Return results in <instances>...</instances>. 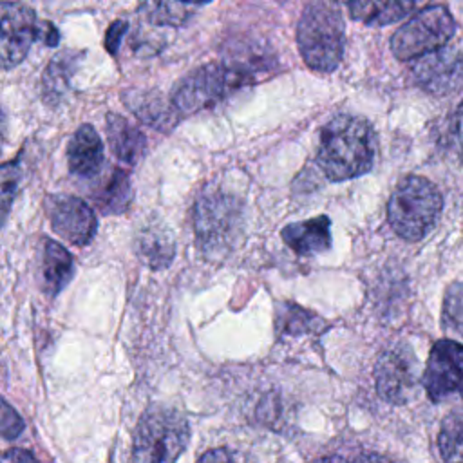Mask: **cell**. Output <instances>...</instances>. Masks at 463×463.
Instances as JSON below:
<instances>
[{
  "mask_svg": "<svg viewBox=\"0 0 463 463\" xmlns=\"http://www.w3.org/2000/svg\"><path fill=\"white\" fill-rule=\"evenodd\" d=\"M376 156V134L358 116L340 114L320 130L317 161L331 181H345L365 174Z\"/></svg>",
  "mask_w": 463,
  "mask_h": 463,
  "instance_id": "6da1fadb",
  "label": "cell"
},
{
  "mask_svg": "<svg viewBox=\"0 0 463 463\" xmlns=\"http://www.w3.org/2000/svg\"><path fill=\"white\" fill-rule=\"evenodd\" d=\"M297 45L306 65L331 72L344 54V20L335 4L311 0L297 24Z\"/></svg>",
  "mask_w": 463,
  "mask_h": 463,
  "instance_id": "7a4b0ae2",
  "label": "cell"
},
{
  "mask_svg": "<svg viewBox=\"0 0 463 463\" xmlns=\"http://www.w3.org/2000/svg\"><path fill=\"white\" fill-rule=\"evenodd\" d=\"M255 72L239 63H206L190 71L174 87L170 101L181 116L212 109L232 92L253 83Z\"/></svg>",
  "mask_w": 463,
  "mask_h": 463,
  "instance_id": "3957f363",
  "label": "cell"
},
{
  "mask_svg": "<svg viewBox=\"0 0 463 463\" xmlns=\"http://www.w3.org/2000/svg\"><path fill=\"white\" fill-rule=\"evenodd\" d=\"M443 199L439 190L421 175L403 177L387 204L391 228L407 241L423 239L438 222Z\"/></svg>",
  "mask_w": 463,
  "mask_h": 463,
  "instance_id": "277c9868",
  "label": "cell"
},
{
  "mask_svg": "<svg viewBox=\"0 0 463 463\" xmlns=\"http://www.w3.org/2000/svg\"><path fill=\"white\" fill-rule=\"evenodd\" d=\"M190 439L186 418L175 409L154 405L141 416L132 449V463H175Z\"/></svg>",
  "mask_w": 463,
  "mask_h": 463,
  "instance_id": "5b68a950",
  "label": "cell"
},
{
  "mask_svg": "<svg viewBox=\"0 0 463 463\" xmlns=\"http://www.w3.org/2000/svg\"><path fill=\"white\" fill-rule=\"evenodd\" d=\"M454 29V18L445 5L423 7L396 29L391 38V51L402 61L427 56L443 49Z\"/></svg>",
  "mask_w": 463,
  "mask_h": 463,
  "instance_id": "8992f818",
  "label": "cell"
},
{
  "mask_svg": "<svg viewBox=\"0 0 463 463\" xmlns=\"http://www.w3.org/2000/svg\"><path fill=\"white\" fill-rule=\"evenodd\" d=\"M241 203L235 195L208 188L194 204V230L206 253H224L239 226Z\"/></svg>",
  "mask_w": 463,
  "mask_h": 463,
  "instance_id": "52a82bcc",
  "label": "cell"
},
{
  "mask_svg": "<svg viewBox=\"0 0 463 463\" xmlns=\"http://www.w3.org/2000/svg\"><path fill=\"white\" fill-rule=\"evenodd\" d=\"M43 22L24 2H0V67L18 65L36 40H42Z\"/></svg>",
  "mask_w": 463,
  "mask_h": 463,
  "instance_id": "ba28073f",
  "label": "cell"
},
{
  "mask_svg": "<svg viewBox=\"0 0 463 463\" xmlns=\"http://www.w3.org/2000/svg\"><path fill=\"white\" fill-rule=\"evenodd\" d=\"M421 385L430 402L463 398V345L454 340H438L421 376Z\"/></svg>",
  "mask_w": 463,
  "mask_h": 463,
  "instance_id": "9c48e42d",
  "label": "cell"
},
{
  "mask_svg": "<svg viewBox=\"0 0 463 463\" xmlns=\"http://www.w3.org/2000/svg\"><path fill=\"white\" fill-rule=\"evenodd\" d=\"M47 217L52 230L74 246H87L98 230L94 210L76 195H49L45 199Z\"/></svg>",
  "mask_w": 463,
  "mask_h": 463,
  "instance_id": "30bf717a",
  "label": "cell"
},
{
  "mask_svg": "<svg viewBox=\"0 0 463 463\" xmlns=\"http://www.w3.org/2000/svg\"><path fill=\"white\" fill-rule=\"evenodd\" d=\"M374 380L378 394L396 405L409 402L418 385L416 360L409 347H391L376 362Z\"/></svg>",
  "mask_w": 463,
  "mask_h": 463,
  "instance_id": "8fae6325",
  "label": "cell"
},
{
  "mask_svg": "<svg viewBox=\"0 0 463 463\" xmlns=\"http://www.w3.org/2000/svg\"><path fill=\"white\" fill-rule=\"evenodd\" d=\"M418 85L434 94H449L463 89V52L439 49L421 56L412 69Z\"/></svg>",
  "mask_w": 463,
  "mask_h": 463,
  "instance_id": "7c38bea8",
  "label": "cell"
},
{
  "mask_svg": "<svg viewBox=\"0 0 463 463\" xmlns=\"http://www.w3.org/2000/svg\"><path fill=\"white\" fill-rule=\"evenodd\" d=\"M430 0H333L344 5L353 20L367 25H387L400 22L414 11H421Z\"/></svg>",
  "mask_w": 463,
  "mask_h": 463,
  "instance_id": "4fadbf2b",
  "label": "cell"
},
{
  "mask_svg": "<svg viewBox=\"0 0 463 463\" xmlns=\"http://www.w3.org/2000/svg\"><path fill=\"white\" fill-rule=\"evenodd\" d=\"M121 99L132 114L159 132H170L181 119V112L157 90H127Z\"/></svg>",
  "mask_w": 463,
  "mask_h": 463,
  "instance_id": "5bb4252c",
  "label": "cell"
},
{
  "mask_svg": "<svg viewBox=\"0 0 463 463\" xmlns=\"http://www.w3.org/2000/svg\"><path fill=\"white\" fill-rule=\"evenodd\" d=\"M67 165L76 177H94L103 165V143L92 125L85 123L76 128L67 145Z\"/></svg>",
  "mask_w": 463,
  "mask_h": 463,
  "instance_id": "9a60e30c",
  "label": "cell"
},
{
  "mask_svg": "<svg viewBox=\"0 0 463 463\" xmlns=\"http://www.w3.org/2000/svg\"><path fill=\"white\" fill-rule=\"evenodd\" d=\"M331 222L326 215L293 222L282 228L280 237L295 253L315 255L331 248Z\"/></svg>",
  "mask_w": 463,
  "mask_h": 463,
  "instance_id": "2e32d148",
  "label": "cell"
},
{
  "mask_svg": "<svg viewBox=\"0 0 463 463\" xmlns=\"http://www.w3.org/2000/svg\"><path fill=\"white\" fill-rule=\"evenodd\" d=\"M83 52L63 51L58 52L42 74V99L47 107H58L71 89V80L80 67Z\"/></svg>",
  "mask_w": 463,
  "mask_h": 463,
  "instance_id": "e0dca14e",
  "label": "cell"
},
{
  "mask_svg": "<svg viewBox=\"0 0 463 463\" xmlns=\"http://www.w3.org/2000/svg\"><path fill=\"white\" fill-rule=\"evenodd\" d=\"M107 136L114 156L127 166H134L146 148L145 134L130 123L127 118L109 112L107 114Z\"/></svg>",
  "mask_w": 463,
  "mask_h": 463,
  "instance_id": "ac0fdd59",
  "label": "cell"
},
{
  "mask_svg": "<svg viewBox=\"0 0 463 463\" xmlns=\"http://www.w3.org/2000/svg\"><path fill=\"white\" fill-rule=\"evenodd\" d=\"M74 275L72 255L56 241L45 239L42 251L40 280L42 288L49 297H56Z\"/></svg>",
  "mask_w": 463,
  "mask_h": 463,
  "instance_id": "d6986e66",
  "label": "cell"
},
{
  "mask_svg": "<svg viewBox=\"0 0 463 463\" xmlns=\"http://www.w3.org/2000/svg\"><path fill=\"white\" fill-rule=\"evenodd\" d=\"M136 255L152 269L170 266L175 255V242L163 224H146L136 233Z\"/></svg>",
  "mask_w": 463,
  "mask_h": 463,
  "instance_id": "ffe728a7",
  "label": "cell"
},
{
  "mask_svg": "<svg viewBox=\"0 0 463 463\" xmlns=\"http://www.w3.org/2000/svg\"><path fill=\"white\" fill-rule=\"evenodd\" d=\"M96 208L105 215L123 213L132 201V184L123 168H112L92 192Z\"/></svg>",
  "mask_w": 463,
  "mask_h": 463,
  "instance_id": "44dd1931",
  "label": "cell"
},
{
  "mask_svg": "<svg viewBox=\"0 0 463 463\" xmlns=\"http://www.w3.org/2000/svg\"><path fill=\"white\" fill-rule=\"evenodd\" d=\"M212 0H139L143 16L157 25H181L184 24L194 7L210 4Z\"/></svg>",
  "mask_w": 463,
  "mask_h": 463,
  "instance_id": "7402d4cb",
  "label": "cell"
},
{
  "mask_svg": "<svg viewBox=\"0 0 463 463\" xmlns=\"http://www.w3.org/2000/svg\"><path fill=\"white\" fill-rule=\"evenodd\" d=\"M438 447L445 463H463V411H456L443 420Z\"/></svg>",
  "mask_w": 463,
  "mask_h": 463,
  "instance_id": "603a6c76",
  "label": "cell"
},
{
  "mask_svg": "<svg viewBox=\"0 0 463 463\" xmlns=\"http://www.w3.org/2000/svg\"><path fill=\"white\" fill-rule=\"evenodd\" d=\"M22 179V165H20V156L14 157L9 163L0 165V226L9 215L11 204L16 197L18 186Z\"/></svg>",
  "mask_w": 463,
  "mask_h": 463,
  "instance_id": "cb8c5ba5",
  "label": "cell"
},
{
  "mask_svg": "<svg viewBox=\"0 0 463 463\" xmlns=\"http://www.w3.org/2000/svg\"><path fill=\"white\" fill-rule=\"evenodd\" d=\"M317 317L295 304H280L277 307V329L288 335H300L315 327Z\"/></svg>",
  "mask_w": 463,
  "mask_h": 463,
  "instance_id": "d4e9b609",
  "label": "cell"
},
{
  "mask_svg": "<svg viewBox=\"0 0 463 463\" xmlns=\"http://www.w3.org/2000/svg\"><path fill=\"white\" fill-rule=\"evenodd\" d=\"M443 327L463 335V282H454L443 300Z\"/></svg>",
  "mask_w": 463,
  "mask_h": 463,
  "instance_id": "484cf974",
  "label": "cell"
},
{
  "mask_svg": "<svg viewBox=\"0 0 463 463\" xmlns=\"http://www.w3.org/2000/svg\"><path fill=\"white\" fill-rule=\"evenodd\" d=\"M24 430V420L20 414L0 396V436L16 438Z\"/></svg>",
  "mask_w": 463,
  "mask_h": 463,
  "instance_id": "4316f807",
  "label": "cell"
},
{
  "mask_svg": "<svg viewBox=\"0 0 463 463\" xmlns=\"http://www.w3.org/2000/svg\"><path fill=\"white\" fill-rule=\"evenodd\" d=\"M199 463H253L246 454L232 449H212L206 450L201 458Z\"/></svg>",
  "mask_w": 463,
  "mask_h": 463,
  "instance_id": "83f0119b",
  "label": "cell"
},
{
  "mask_svg": "<svg viewBox=\"0 0 463 463\" xmlns=\"http://www.w3.org/2000/svg\"><path fill=\"white\" fill-rule=\"evenodd\" d=\"M128 29V24L125 20H114L109 29H107V36H105V49L116 56L118 51H119V45H121V40L125 36Z\"/></svg>",
  "mask_w": 463,
  "mask_h": 463,
  "instance_id": "f1b7e54d",
  "label": "cell"
},
{
  "mask_svg": "<svg viewBox=\"0 0 463 463\" xmlns=\"http://www.w3.org/2000/svg\"><path fill=\"white\" fill-rule=\"evenodd\" d=\"M0 463H38L36 458L25 449H11L2 458Z\"/></svg>",
  "mask_w": 463,
  "mask_h": 463,
  "instance_id": "f546056e",
  "label": "cell"
},
{
  "mask_svg": "<svg viewBox=\"0 0 463 463\" xmlns=\"http://www.w3.org/2000/svg\"><path fill=\"white\" fill-rule=\"evenodd\" d=\"M452 134H454L458 150L463 154V101L459 103V107L454 112V118H452Z\"/></svg>",
  "mask_w": 463,
  "mask_h": 463,
  "instance_id": "4dcf8cb0",
  "label": "cell"
},
{
  "mask_svg": "<svg viewBox=\"0 0 463 463\" xmlns=\"http://www.w3.org/2000/svg\"><path fill=\"white\" fill-rule=\"evenodd\" d=\"M42 40L47 47H56L60 42V33L58 29L51 24V22H43V29H42Z\"/></svg>",
  "mask_w": 463,
  "mask_h": 463,
  "instance_id": "1f68e13d",
  "label": "cell"
},
{
  "mask_svg": "<svg viewBox=\"0 0 463 463\" xmlns=\"http://www.w3.org/2000/svg\"><path fill=\"white\" fill-rule=\"evenodd\" d=\"M354 463H392V461H389L380 454H362L354 459Z\"/></svg>",
  "mask_w": 463,
  "mask_h": 463,
  "instance_id": "d6a6232c",
  "label": "cell"
},
{
  "mask_svg": "<svg viewBox=\"0 0 463 463\" xmlns=\"http://www.w3.org/2000/svg\"><path fill=\"white\" fill-rule=\"evenodd\" d=\"M4 143H5V112L0 107V156L4 150Z\"/></svg>",
  "mask_w": 463,
  "mask_h": 463,
  "instance_id": "836d02e7",
  "label": "cell"
},
{
  "mask_svg": "<svg viewBox=\"0 0 463 463\" xmlns=\"http://www.w3.org/2000/svg\"><path fill=\"white\" fill-rule=\"evenodd\" d=\"M313 463H347V461L344 458H340V456H326V458H320V459H317Z\"/></svg>",
  "mask_w": 463,
  "mask_h": 463,
  "instance_id": "e575fe53",
  "label": "cell"
}]
</instances>
